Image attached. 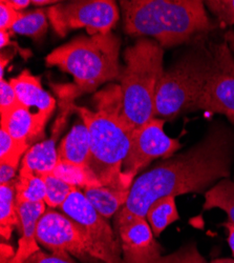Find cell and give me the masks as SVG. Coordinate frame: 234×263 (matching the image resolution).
I'll return each mask as SVG.
<instances>
[{"label":"cell","instance_id":"obj_10","mask_svg":"<svg viewBox=\"0 0 234 263\" xmlns=\"http://www.w3.org/2000/svg\"><path fill=\"white\" fill-rule=\"evenodd\" d=\"M165 123L164 119L154 118L132 132L130 151L122 166L123 180L130 190L141 170L159 158H170L182 147L179 139L165 134Z\"/></svg>","mask_w":234,"mask_h":263},{"label":"cell","instance_id":"obj_4","mask_svg":"<svg viewBox=\"0 0 234 263\" xmlns=\"http://www.w3.org/2000/svg\"><path fill=\"white\" fill-rule=\"evenodd\" d=\"M120 38L112 32L79 36L55 49L47 56L46 62L48 67H57L74 77V84L68 87L78 97L120 78Z\"/></svg>","mask_w":234,"mask_h":263},{"label":"cell","instance_id":"obj_31","mask_svg":"<svg viewBox=\"0 0 234 263\" xmlns=\"http://www.w3.org/2000/svg\"><path fill=\"white\" fill-rule=\"evenodd\" d=\"M25 263H74L73 260H67L53 254H46L42 251H38L32 255Z\"/></svg>","mask_w":234,"mask_h":263},{"label":"cell","instance_id":"obj_36","mask_svg":"<svg viewBox=\"0 0 234 263\" xmlns=\"http://www.w3.org/2000/svg\"><path fill=\"white\" fill-rule=\"evenodd\" d=\"M15 251L12 247L2 243V263H9L14 257Z\"/></svg>","mask_w":234,"mask_h":263},{"label":"cell","instance_id":"obj_35","mask_svg":"<svg viewBox=\"0 0 234 263\" xmlns=\"http://www.w3.org/2000/svg\"><path fill=\"white\" fill-rule=\"evenodd\" d=\"M228 231V243L232 251V255L234 256V223L226 221L222 224Z\"/></svg>","mask_w":234,"mask_h":263},{"label":"cell","instance_id":"obj_34","mask_svg":"<svg viewBox=\"0 0 234 263\" xmlns=\"http://www.w3.org/2000/svg\"><path fill=\"white\" fill-rule=\"evenodd\" d=\"M6 4L10 6L12 9H14L15 11L20 12L25 10L30 5H32V2H30V0H7Z\"/></svg>","mask_w":234,"mask_h":263},{"label":"cell","instance_id":"obj_37","mask_svg":"<svg viewBox=\"0 0 234 263\" xmlns=\"http://www.w3.org/2000/svg\"><path fill=\"white\" fill-rule=\"evenodd\" d=\"M224 40L228 43V46H229L232 54L234 55V31H232V30L227 31L224 35Z\"/></svg>","mask_w":234,"mask_h":263},{"label":"cell","instance_id":"obj_15","mask_svg":"<svg viewBox=\"0 0 234 263\" xmlns=\"http://www.w3.org/2000/svg\"><path fill=\"white\" fill-rule=\"evenodd\" d=\"M19 217L18 230L20 238L14 257L9 263H25L32 255L40 251L37 241L38 222L46 213V202L16 204Z\"/></svg>","mask_w":234,"mask_h":263},{"label":"cell","instance_id":"obj_3","mask_svg":"<svg viewBox=\"0 0 234 263\" xmlns=\"http://www.w3.org/2000/svg\"><path fill=\"white\" fill-rule=\"evenodd\" d=\"M100 96L98 111L74 104L88 126L91 141V154L88 166L101 185L117 190L131 191L122 176L123 162L129 154L132 132L127 127L123 116L121 87L116 85L112 92L106 90Z\"/></svg>","mask_w":234,"mask_h":263},{"label":"cell","instance_id":"obj_22","mask_svg":"<svg viewBox=\"0 0 234 263\" xmlns=\"http://www.w3.org/2000/svg\"><path fill=\"white\" fill-rule=\"evenodd\" d=\"M16 180V179H15ZM15 180L0 184V196H2V229L3 240H10L15 228H18L19 217L16 205V187Z\"/></svg>","mask_w":234,"mask_h":263},{"label":"cell","instance_id":"obj_6","mask_svg":"<svg viewBox=\"0 0 234 263\" xmlns=\"http://www.w3.org/2000/svg\"><path fill=\"white\" fill-rule=\"evenodd\" d=\"M211 63L212 52L204 37L195 41L187 52L164 70L156 94L155 117L173 121L195 112Z\"/></svg>","mask_w":234,"mask_h":263},{"label":"cell","instance_id":"obj_8","mask_svg":"<svg viewBox=\"0 0 234 263\" xmlns=\"http://www.w3.org/2000/svg\"><path fill=\"white\" fill-rule=\"evenodd\" d=\"M47 12L51 26L60 37L77 29H87L90 36L109 34L120 16L117 4L112 0L60 3Z\"/></svg>","mask_w":234,"mask_h":263},{"label":"cell","instance_id":"obj_24","mask_svg":"<svg viewBox=\"0 0 234 263\" xmlns=\"http://www.w3.org/2000/svg\"><path fill=\"white\" fill-rule=\"evenodd\" d=\"M49 29L48 12L38 9L29 12H23L20 19L12 29L15 33L29 36L34 40L44 38Z\"/></svg>","mask_w":234,"mask_h":263},{"label":"cell","instance_id":"obj_9","mask_svg":"<svg viewBox=\"0 0 234 263\" xmlns=\"http://www.w3.org/2000/svg\"><path fill=\"white\" fill-rule=\"evenodd\" d=\"M209 46L212 63L195 112L202 109L225 115L234 125V56L225 40L211 41Z\"/></svg>","mask_w":234,"mask_h":263},{"label":"cell","instance_id":"obj_5","mask_svg":"<svg viewBox=\"0 0 234 263\" xmlns=\"http://www.w3.org/2000/svg\"><path fill=\"white\" fill-rule=\"evenodd\" d=\"M164 49L157 41L140 38L124 52L120 81L125 123L133 132L155 117V100L164 73Z\"/></svg>","mask_w":234,"mask_h":263},{"label":"cell","instance_id":"obj_26","mask_svg":"<svg viewBox=\"0 0 234 263\" xmlns=\"http://www.w3.org/2000/svg\"><path fill=\"white\" fill-rule=\"evenodd\" d=\"M30 147L26 142L14 139L6 129H0V163L19 165L20 158Z\"/></svg>","mask_w":234,"mask_h":263},{"label":"cell","instance_id":"obj_23","mask_svg":"<svg viewBox=\"0 0 234 263\" xmlns=\"http://www.w3.org/2000/svg\"><path fill=\"white\" fill-rule=\"evenodd\" d=\"M53 174L67 183L79 189L100 186L101 183L89 166H80L68 162L58 161Z\"/></svg>","mask_w":234,"mask_h":263},{"label":"cell","instance_id":"obj_12","mask_svg":"<svg viewBox=\"0 0 234 263\" xmlns=\"http://www.w3.org/2000/svg\"><path fill=\"white\" fill-rule=\"evenodd\" d=\"M56 92H58L60 96L59 113L53 125L51 136L47 140L40 141L30 147L23 158V162H21V164L28 166L41 177L52 174L58 164L59 157L57 141L60 138L63 129L67 126L70 115L74 111L76 97L68 87L58 86Z\"/></svg>","mask_w":234,"mask_h":263},{"label":"cell","instance_id":"obj_14","mask_svg":"<svg viewBox=\"0 0 234 263\" xmlns=\"http://www.w3.org/2000/svg\"><path fill=\"white\" fill-rule=\"evenodd\" d=\"M10 83L20 104L27 107L33 115L48 122L56 108V100L42 87L40 79L25 70L12 78Z\"/></svg>","mask_w":234,"mask_h":263},{"label":"cell","instance_id":"obj_27","mask_svg":"<svg viewBox=\"0 0 234 263\" xmlns=\"http://www.w3.org/2000/svg\"><path fill=\"white\" fill-rule=\"evenodd\" d=\"M155 263H207L198 251L196 243H188L177 252L162 256Z\"/></svg>","mask_w":234,"mask_h":263},{"label":"cell","instance_id":"obj_13","mask_svg":"<svg viewBox=\"0 0 234 263\" xmlns=\"http://www.w3.org/2000/svg\"><path fill=\"white\" fill-rule=\"evenodd\" d=\"M123 263H155L162 257L163 249L155 239L150 223L144 217H133L116 226Z\"/></svg>","mask_w":234,"mask_h":263},{"label":"cell","instance_id":"obj_1","mask_svg":"<svg viewBox=\"0 0 234 263\" xmlns=\"http://www.w3.org/2000/svg\"><path fill=\"white\" fill-rule=\"evenodd\" d=\"M233 158V129L223 123L214 124L194 146L163 159L134 180L129 199L116 214L115 227L133 217L146 218L148 209L163 197L204 193L229 177Z\"/></svg>","mask_w":234,"mask_h":263},{"label":"cell","instance_id":"obj_16","mask_svg":"<svg viewBox=\"0 0 234 263\" xmlns=\"http://www.w3.org/2000/svg\"><path fill=\"white\" fill-rule=\"evenodd\" d=\"M47 122L33 115L27 107L19 104L6 117L2 118V128L16 140L32 144L45 137Z\"/></svg>","mask_w":234,"mask_h":263},{"label":"cell","instance_id":"obj_11","mask_svg":"<svg viewBox=\"0 0 234 263\" xmlns=\"http://www.w3.org/2000/svg\"><path fill=\"white\" fill-rule=\"evenodd\" d=\"M36 237L40 246L63 259L72 260L69 255L82 261L94 259L80 227L66 214L47 210L38 222Z\"/></svg>","mask_w":234,"mask_h":263},{"label":"cell","instance_id":"obj_32","mask_svg":"<svg viewBox=\"0 0 234 263\" xmlns=\"http://www.w3.org/2000/svg\"><path fill=\"white\" fill-rule=\"evenodd\" d=\"M18 166L11 163H0V183L5 184L14 181L18 176Z\"/></svg>","mask_w":234,"mask_h":263},{"label":"cell","instance_id":"obj_29","mask_svg":"<svg viewBox=\"0 0 234 263\" xmlns=\"http://www.w3.org/2000/svg\"><path fill=\"white\" fill-rule=\"evenodd\" d=\"M19 104L20 102L10 81L3 79L0 82V116L2 118L8 116Z\"/></svg>","mask_w":234,"mask_h":263},{"label":"cell","instance_id":"obj_7","mask_svg":"<svg viewBox=\"0 0 234 263\" xmlns=\"http://www.w3.org/2000/svg\"><path fill=\"white\" fill-rule=\"evenodd\" d=\"M60 209L80 227L94 259L103 263H123L120 240L108 219L93 208L82 191L75 189Z\"/></svg>","mask_w":234,"mask_h":263},{"label":"cell","instance_id":"obj_39","mask_svg":"<svg viewBox=\"0 0 234 263\" xmlns=\"http://www.w3.org/2000/svg\"><path fill=\"white\" fill-rule=\"evenodd\" d=\"M210 263H234V259H228V258H222V259H215Z\"/></svg>","mask_w":234,"mask_h":263},{"label":"cell","instance_id":"obj_18","mask_svg":"<svg viewBox=\"0 0 234 263\" xmlns=\"http://www.w3.org/2000/svg\"><path fill=\"white\" fill-rule=\"evenodd\" d=\"M82 193L93 208L106 219L116 215L126 203L130 196V191L103 185L87 187L82 190Z\"/></svg>","mask_w":234,"mask_h":263},{"label":"cell","instance_id":"obj_20","mask_svg":"<svg viewBox=\"0 0 234 263\" xmlns=\"http://www.w3.org/2000/svg\"><path fill=\"white\" fill-rule=\"evenodd\" d=\"M179 218L175 196H167L158 199L148 209L146 214V220L156 237H159L168 226L179 220Z\"/></svg>","mask_w":234,"mask_h":263},{"label":"cell","instance_id":"obj_17","mask_svg":"<svg viewBox=\"0 0 234 263\" xmlns=\"http://www.w3.org/2000/svg\"><path fill=\"white\" fill-rule=\"evenodd\" d=\"M91 154V141L88 126L77 122L58 145L59 161L80 166H88Z\"/></svg>","mask_w":234,"mask_h":263},{"label":"cell","instance_id":"obj_25","mask_svg":"<svg viewBox=\"0 0 234 263\" xmlns=\"http://www.w3.org/2000/svg\"><path fill=\"white\" fill-rule=\"evenodd\" d=\"M44 179L47 186V196L45 202L51 209L61 208V205L69 198L72 192L77 189L58 178L53 173L46 175V176H44Z\"/></svg>","mask_w":234,"mask_h":263},{"label":"cell","instance_id":"obj_38","mask_svg":"<svg viewBox=\"0 0 234 263\" xmlns=\"http://www.w3.org/2000/svg\"><path fill=\"white\" fill-rule=\"evenodd\" d=\"M58 4H60V2H56V0H32V5L34 6H55Z\"/></svg>","mask_w":234,"mask_h":263},{"label":"cell","instance_id":"obj_30","mask_svg":"<svg viewBox=\"0 0 234 263\" xmlns=\"http://www.w3.org/2000/svg\"><path fill=\"white\" fill-rule=\"evenodd\" d=\"M23 12H17L6 4L5 0L0 2V31L8 32L12 30L20 19Z\"/></svg>","mask_w":234,"mask_h":263},{"label":"cell","instance_id":"obj_28","mask_svg":"<svg viewBox=\"0 0 234 263\" xmlns=\"http://www.w3.org/2000/svg\"><path fill=\"white\" fill-rule=\"evenodd\" d=\"M204 4L223 26L234 25V0H208Z\"/></svg>","mask_w":234,"mask_h":263},{"label":"cell","instance_id":"obj_19","mask_svg":"<svg viewBox=\"0 0 234 263\" xmlns=\"http://www.w3.org/2000/svg\"><path fill=\"white\" fill-rule=\"evenodd\" d=\"M16 204L45 201L47 186L44 177L38 176L28 166L21 164L15 180Z\"/></svg>","mask_w":234,"mask_h":263},{"label":"cell","instance_id":"obj_33","mask_svg":"<svg viewBox=\"0 0 234 263\" xmlns=\"http://www.w3.org/2000/svg\"><path fill=\"white\" fill-rule=\"evenodd\" d=\"M9 46H12L14 48L16 47V49L21 53V55H23V57H25V58L32 55V53L28 50H21L18 47L17 42H12L11 39H10V34L8 32L0 31V47H2V49H5L6 47H9Z\"/></svg>","mask_w":234,"mask_h":263},{"label":"cell","instance_id":"obj_2","mask_svg":"<svg viewBox=\"0 0 234 263\" xmlns=\"http://www.w3.org/2000/svg\"><path fill=\"white\" fill-rule=\"evenodd\" d=\"M120 6L125 33L153 37L163 49L193 43L218 27L199 0H121Z\"/></svg>","mask_w":234,"mask_h":263},{"label":"cell","instance_id":"obj_21","mask_svg":"<svg viewBox=\"0 0 234 263\" xmlns=\"http://www.w3.org/2000/svg\"><path fill=\"white\" fill-rule=\"evenodd\" d=\"M221 209L227 215V221L234 223V182L229 178L222 179L205 193L204 211Z\"/></svg>","mask_w":234,"mask_h":263}]
</instances>
